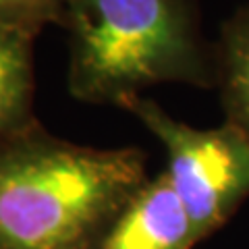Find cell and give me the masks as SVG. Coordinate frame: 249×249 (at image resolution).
I'll use <instances>...</instances> for the list:
<instances>
[{
	"instance_id": "obj_1",
	"label": "cell",
	"mask_w": 249,
	"mask_h": 249,
	"mask_svg": "<svg viewBox=\"0 0 249 249\" xmlns=\"http://www.w3.org/2000/svg\"><path fill=\"white\" fill-rule=\"evenodd\" d=\"M139 147H91L36 121L0 142V249H100L147 178Z\"/></svg>"
},
{
	"instance_id": "obj_2",
	"label": "cell",
	"mask_w": 249,
	"mask_h": 249,
	"mask_svg": "<svg viewBox=\"0 0 249 249\" xmlns=\"http://www.w3.org/2000/svg\"><path fill=\"white\" fill-rule=\"evenodd\" d=\"M199 0H69V93L116 106L158 83L214 89V44Z\"/></svg>"
},
{
	"instance_id": "obj_3",
	"label": "cell",
	"mask_w": 249,
	"mask_h": 249,
	"mask_svg": "<svg viewBox=\"0 0 249 249\" xmlns=\"http://www.w3.org/2000/svg\"><path fill=\"white\" fill-rule=\"evenodd\" d=\"M116 108L133 114L162 143L164 175L199 241L220 231L249 199V142L231 123L196 129L143 93L124 96Z\"/></svg>"
},
{
	"instance_id": "obj_4",
	"label": "cell",
	"mask_w": 249,
	"mask_h": 249,
	"mask_svg": "<svg viewBox=\"0 0 249 249\" xmlns=\"http://www.w3.org/2000/svg\"><path fill=\"white\" fill-rule=\"evenodd\" d=\"M201 243L164 173L150 177L108 229L100 249H193Z\"/></svg>"
},
{
	"instance_id": "obj_5",
	"label": "cell",
	"mask_w": 249,
	"mask_h": 249,
	"mask_svg": "<svg viewBox=\"0 0 249 249\" xmlns=\"http://www.w3.org/2000/svg\"><path fill=\"white\" fill-rule=\"evenodd\" d=\"M214 89L227 123L249 142V2L222 23L214 42Z\"/></svg>"
},
{
	"instance_id": "obj_6",
	"label": "cell",
	"mask_w": 249,
	"mask_h": 249,
	"mask_svg": "<svg viewBox=\"0 0 249 249\" xmlns=\"http://www.w3.org/2000/svg\"><path fill=\"white\" fill-rule=\"evenodd\" d=\"M36 34L0 25V142L31 127L34 114Z\"/></svg>"
},
{
	"instance_id": "obj_7",
	"label": "cell",
	"mask_w": 249,
	"mask_h": 249,
	"mask_svg": "<svg viewBox=\"0 0 249 249\" xmlns=\"http://www.w3.org/2000/svg\"><path fill=\"white\" fill-rule=\"evenodd\" d=\"M69 0H0V25L40 34L46 25H62Z\"/></svg>"
}]
</instances>
